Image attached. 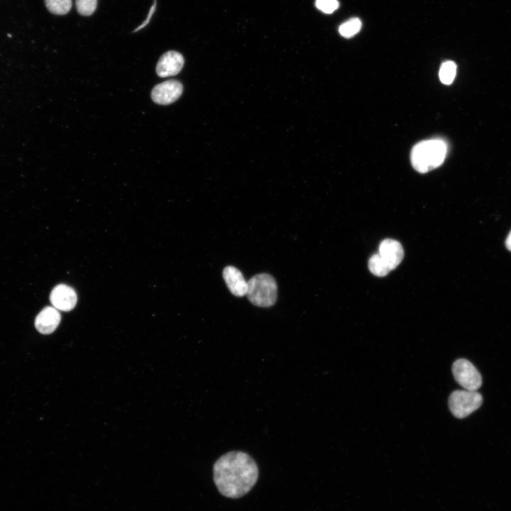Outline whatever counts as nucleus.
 <instances>
[{"label": "nucleus", "mask_w": 511, "mask_h": 511, "mask_svg": "<svg viewBox=\"0 0 511 511\" xmlns=\"http://www.w3.org/2000/svg\"><path fill=\"white\" fill-rule=\"evenodd\" d=\"M368 268L370 271L378 277H384L391 271L378 253L370 258Z\"/></svg>", "instance_id": "obj_12"}, {"label": "nucleus", "mask_w": 511, "mask_h": 511, "mask_svg": "<svg viewBox=\"0 0 511 511\" xmlns=\"http://www.w3.org/2000/svg\"><path fill=\"white\" fill-rule=\"evenodd\" d=\"M223 278L233 295L236 297L246 295L248 282L238 269L231 265L226 266L223 270Z\"/></svg>", "instance_id": "obj_11"}, {"label": "nucleus", "mask_w": 511, "mask_h": 511, "mask_svg": "<svg viewBox=\"0 0 511 511\" xmlns=\"http://www.w3.org/2000/svg\"><path fill=\"white\" fill-rule=\"evenodd\" d=\"M483 402L482 395L477 390H456L449 397V407L452 414L464 418L478 409Z\"/></svg>", "instance_id": "obj_4"}, {"label": "nucleus", "mask_w": 511, "mask_h": 511, "mask_svg": "<svg viewBox=\"0 0 511 511\" xmlns=\"http://www.w3.org/2000/svg\"><path fill=\"white\" fill-rule=\"evenodd\" d=\"M214 481L219 493L229 498L247 494L258 478V468L246 453L239 451L221 456L213 467Z\"/></svg>", "instance_id": "obj_1"}, {"label": "nucleus", "mask_w": 511, "mask_h": 511, "mask_svg": "<svg viewBox=\"0 0 511 511\" xmlns=\"http://www.w3.org/2000/svg\"><path fill=\"white\" fill-rule=\"evenodd\" d=\"M447 144L441 138L425 140L417 143L410 154L413 167L425 173L440 166L446 158Z\"/></svg>", "instance_id": "obj_2"}, {"label": "nucleus", "mask_w": 511, "mask_h": 511, "mask_svg": "<svg viewBox=\"0 0 511 511\" xmlns=\"http://www.w3.org/2000/svg\"><path fill=\"white\" fill-rule=\"evenodd\" d=\"M61 316L54 307H46L37 315L35 320L36 329L43 334L53 333L60 324Z\"/></svg>", "instance_id": "obj_10"}, {"label": "nucleus", "mask_w": 511, "mask_h": 511, "mask_svg": "<svg viewBox=\"0 0 511 511\" xmlns=\"http://www.w3.org/2000/svg\"><path fill=\"white\" fill-rule=\"evenodd\" d=\"M315 5L324 13H331L339 8V4L337 0H316Z\"/></svg>", "instance_id": "obj_17"}, {"label": "nucleus", "mask_w": 511, "mask_h": 511, "mask_svg": "<svg viewBox=\"0 0 511 511\" xmlns=\"http://www.w3.org/2000/svg\"><path fill=\"white\" fill-rule=\"evenodd\" d=\"M184 62L181 53L174 50L167 51L160 57L156 65V72L160 77L175 75L181 71Z\"/></svg>", "instance_id": "obj_7"}, {"label": "nucleus", "mask_w": 511, "mask_h": 511, "mask_svg": "<svg viewBox=\"0 0 511 511\" xmlns=\"http://www.w3.org/2000/svg\"><path fill=\"white\" fill-rule=\"evenodd\" d=\"M456 382L468 390H477L482 385V378L477 368L469 361L457 359L452 366Z\"/></svg>", "instance_id": "obj_5"}, {"label": "nucleus", "mask_w": 511, "mask_h": 511, "mask_svg": "<svg viewBox=\"0 0 511 511\" xmlns=\"http://www.w3.org/2000/svg\"><path fill=\"white\" fill-rule=\"evenodd\" d=\"M378 254L390 270L395 269L404 257V251L401 243L392 238L383 240L379 246Z\"/></svg>", "instance_id": "obj_9"}, {"label": "nucleus", "mask_w": 511, "mask_h": 511, "mask_svg": "<svg viewBox=\"0 0 511 511\" xmlns=\"http://www.w3.org/2000/svg\"><path fill=\"white\" fill-rule=\"evenodd\" d=\"M506 247L507 249L511 251V231L508 234L506 241H505Z\"/></svg>", "instance_id": "obj_19"}, {"label": "nucleus", "mask_w": 511, "mask_h": 511, "mask_svg": "<svg viewBox=\"0 0 511 511\" xmlns=\"http://www.w3.org/2000/svg\"><path fill=\"white\" fill-rule=\"evenodd\" d=\"M155 7H156V0H154V4L151 7V9L149 11L148 16H147L146 20L143 22V23H142L136 30H134L133 32L138 31V30L141 29L142 28H143L148 23L152 15L153 14V13L155 11Z\"/></svg>", "instance_id": "obj_18"}, {"label": "nucleus", "mask_w": 511, "mask_h": 511, "mask_svg": "<svg viewBox=\"0 0 511 511\" xmlns=\"http://www.w3.org/2000/svg\"><path fill=\"white\" fill-rule=\"evenodd\" d=\"M50 300L53 306L57 310L67 312L75 307L77 295L70 286L60 284L53 289Z\"/></svg>", "instance_id": "obj_8"}, {"label": "nucleus", "mask_w": 511, "mask_h": 511, "mask_svg": "<svg viewBox=\"0 0 511 511\" xmlns=\"http://www.w3.org/2000/svg\"><path fill=\"white\" fill-rule=\"evenodd\" d=\"M456 72V65L453 61H446L442 63L439 70V79L445 84H450L454 79Z\"/></svg>", "instance_id": "obj_14"}, {"label": "nucleus", "mask_w": 511, "mask_h": 511, "mask_svg": "<svg viewBox=\"0 0 511 511\" xmlns=\"http://www.w3.org/2000/svg\"><path fill=\"white\" fill-rule=\"evenodd\" d=\"M77 12L84 16L92 15L97 9V0H75Z\"/></svg>", "instance_id": "obj_16"}, {"label": "nucleus", "mask_w": 511, "mask_h": 511, "mask_svg": "<svg viewBox=\"0 0 511 511\" xmlns=\"http://www.w3.org/2000/svg\"><path fill=\"white\" fill-rule=\"evenodd\" d=\"M48 11L56 15H65L72 8V0H45Z\"/></svg>", "instance_id": "obj_13"}, {"label": "nucleus", "mask_w": 511, "mask_h": 511, "mask_svg": "<svg viewBox=\"0 0 511 511\" xmlns=\"http://www.w3.org/2000/svg\"><path fill=\"white\" fill-rule=\"evenodd\" d=\"M361 21L358 18H351L342 23L339 28L340 34L344 38H351L361 30Z\"/></svg>", "instance_id": "obj_15"}, {"label": "nucleus", "mask_w": 511, "mask_h": 511, "mask_svg": "<svg viewBox=\"0 0 511 511\" xmlns=\"http://www.w3.org/2000/svg\"><path fill=\"white\" fill-rule=\"evenodd\" d=\"M182 90V84L179 81L170 79L155 85L151 98L156 104L167 105L177 100Z\"/></svg>", "instance_id": "obj_6"}, {"label": "nucleus", "mask_w": 511, "mask_h": 511, "mask_svg": "<svg viewBox=\"0 0 511 511\" xmlns=\"http://www.w3.org/2000/svg\"><path fill=\"white\" fill-rule=\"evenodd\" d=\"M246 296L254 305L261 307L273 306L278 297V285L273 276L260 273L248 281Z\"/></svg>", "instance_id": "obj_3"}]
</instances>
